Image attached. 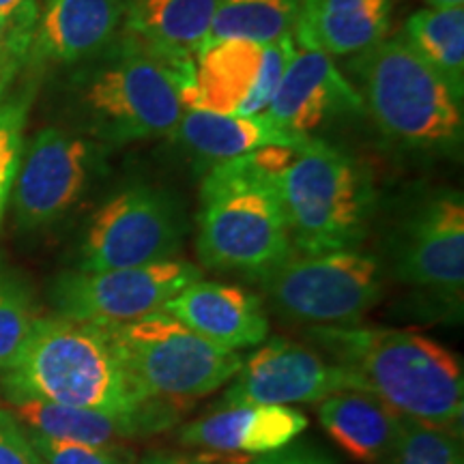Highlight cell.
I'll list each match as a JSON object with an SVG mask.
<instances>
[{"label":"cell","mask_w":464,"mask_h":464,"mask_svg":"<svg viewBox=\"0 0 464 464\" xmlns=\"http://www.w3.org/2000/svg\"><path fill=\"white\" fill-rule=\"evenodd\" d=\"M310 338L346 370L353 390L374 393L398 415L462 434V362L437 340L362 324L312 327Z\"/></svg>","instance_id":"obj_1"},{"label":"cell","mask_w":464,"mask_h":464,"mask_svg":"<svg viewBox=\"0 0 464 464\" xmlns=\"http://www.w3.org/2000/svg\"><path fill=\"white\" fill-rule=\"evenodd\" d=\"M293 147H265L219 161L200 188L198 239L202 265L263 280L293 256L277 170Z\"/></svg>","instance_id":"obj_2"},{"label":"cell","mask_w":464,"mask_h":464,"mask_svg":"<svg viewBox=\"0 0 464 464\" xmlns=\"http://www.w3.org/2000/svg\"><path fill=\"white\" fill-rule=\"evenodd\" d=\"M5 398H37L75 409L125 413L144 400L106 327L65 316L37 318L24 348L3 372Z\"/></svg>","instance_id":"obj_3"},{"label":"cell","mask_w":464,"mask_h":464,"mask_svg":"<svg viewBox=\"0 0 464 464\" xmlns=\"http://www.w3.org/2000/svg\"><path fill=\"white\" fill-rule=\"evenodd\" d=\"M348 67L351 82L382 136L420 150L460 147L462 97L402 37L382 39Z\"/></svg>","instance_id":"obj_4"},{"label":"cell","mask_w":464,"mask_h":464,"mask_svg":"<svg viewBox=\"0 0 464 464\" xmlns=\"http://www.w3.org/2000/svg\"><path fill=\"white\" fill-rule=\"evenodd\" d=\"M75 80V103L97 140L130 144L172 138L183 116L188 78L119 34Z\"/></svg>","instance_id":"obj_5"},{"label":"cell","mask_w":464,"mask_h":464,"mask_svg":"<svg viewBox=\"0 0 464 464\" xmlns=\"http://www.w3.org/2000/svg\"><path fill=\"white\" fill-rule=\"evenodd\" d=\"M277 189L297 254L359 247L374 211L372 177L353 155L307 138L277 170Z\"/></svg>","instance_id":"obj_6"},{"label":"cell","mask_w":464,"mask_h":464,"mask_svg":"<svg viewBox=\"0 0 464 464\" xmlns=\"http://www.w3.org/2000/svg\"><path fill=\"white\" fill-rule=\"evenodd\" d=\"M102 327L140 396L181 411L230 382L243 363L239 353L211 344L164 310Z\"/></svg>","instance_id":"obj_7"},{"label":"cell","mask_w":464,"mask_h":464,"mask_svg":"<svg viewBox=\"0 0 464 464\" xmlns=\"http://www.w3.org/2000/svg\"><path fill=\"white\" fill-rule=\"evenodd\" d=\"M260 284L271 305L290 321L312 327H348L362 323L379 304L382 271L379 260L359 247L323 254L293 252Z\"/></svg>","instance_id":"obj_8"},{"label":"cell","mask_w":464,"mask_h":464,"mask_svg":"<svg viewBox=\"0 0 464 464\" xmlns=\"http://www.w3.org/2000/svg\"><path fill=\"white\" fill-rule=\"evenodd\" d=\"M188 235L179 198L149 183L127 185L97 208L80 247V271L127 269L172 260Z\"/></svg>","instance_id":"obj_9"},{"label":"cell","mask_w":464,"mask_h":464,"mask_svg":"<svg viewBox=\"0 0 464 464\" xmlns=\"http://www.w3.org/2000/svg\"><path fill=\"white\" fill-rule=\"evenodd\" d=\"M200 280L188 260L127 266L110 271H65L52 284L50 299L58 316L92 324H119L164 310L174 295Z\"/></svg>","instance_id":"obj_10"},{"label":"cell","mask_w":464,"mask_h":464,"mask_svg":"<svg viewBox=\"0 0 464 464\" xmlns=\"http://www.w3.org/2000/svg\"><path fill=\"white\" fill-rule=\"evenodd\" d=\"M100 149L61 127H45L28 144L14 179L15 222L22 230L56 224L78 205L97 170Z\"/></svg>","instance_id":"obj_11"},{"label":"cell","mask_w":464,"mask_h":464,"mask_svg":"<svg viewBox=\"0 0 464 464\" xmlns=\"http://www.w3.org/2000/svg\"><path fill=\"white\" fill-rule=\"evenodd\" d=\"M396 276L409 286L460 310L464 290V198L440 191L406 219L396 252Z\"/></svg>","instance_id":"obj_12"},{"label":"cell","mask_w":464,"mask_h":464,"mask_svg":"<svg viewBox=\"0 0 464 464\" xmlns=\"http://www.w3.org/2000/svg\"><path fill=\"white\" fill-rule=\"evenodd\" d=\"M224 402L314 404L335 392L353 390L338 363H329L316 348L286 338H274L243 359Z\"/></svg>","instance_id":"obj_13"},{"label":"cell","mask_w":464,"mask_h":464,"mask_svg":"<svg viewBox=\"0 0 464 464\" xmlns=\"http://www.w3.org/2000/svg\"><path fill=\"white\" fill-rule=\"evenodd\" d=\"M5 409L26 430L52 439L97 445V448H125L131 440L149 439L172 428L183 413L177 406L155 402V400L125 413H103V411L75 409V406L17 396L7 398Z\"/></svg>","instance_id":"obj_14"},{"label":"cell","mask_w":464,"mask_h":464,"mask_svg":"<svg viewBox=\"0 0 464 464\" xmlns=\"http://www.w3.org/2000/svg\"><path fill=\"white\" fill-rule=\"evenodd\" d=\"M363 102L355 86L324 52L297 48L265 114L297 138L344 112H359Z\"/></svg>","instance_id":"obj_15"},{"label":"cell","mask_w":464,"mask_h":464,"mask_svg":"<svg viewBox=\"0 0 464 464\" xmlns=\"http://www.w3.org/2000/svg\"><path fill=\"white\" fill-rule=\"evenodd\" d=\"M307 417L293 406L222 402L179 430V443L211 454L265 456L295 443Z\"/></svg>","instance_id":"obj_16"},{"label":"cell","mask_w":464,"mask_h":464,"mask_svg":"<svg viewBox=\"0 0 464 464\" xmlns=\"http://www.w3.org/2000/svg\"><path fill=\"white\" fill-rule=\"evenodd\" d=\"M125 20V0H44L31 52L37 65H75L106 52Z\"/></svg>","instance_id":"obj_17"},{"label":"cell","mask_w":464,"mask_h":464,"mask_svg":"<svg viewBox=\"0 0 464 464\" xmlns=\"http://www.w3.org/2000/svg\"><path fill=\"white\" fill-rule=\"evenodd\" d=\"M164 312L226 351L258 346L269 335L263 301L235 284L196 280L174 295Z\"/></svg>","instance_id":"obj_18"},{"label":"cell","mask_w":464,"mask_h":464,"mask_svg":"<svg viewBox=\"0 0 464 464\" xmlns=\"http://www.w3.org/2000/svg\"><path fill=\"white\" fill-rule=\"evenodd\" d=\"M219 0H125L121 34L168 65L188 84L194 61L205 48Z\"/></svg>","instance_id":"obj_19"},{"label":"cell","mask_w":464,"mask_h":464,"mask_svg":"<svg viewBox=\"0 0 464 464\" xmlns=\"http://www.w3.org/2000/svg\"><path fill=\"white\" fill-rule=\"evenodd\" d=\"M396 0H304L295 20L297 48L357 56L387 39Z\"/></svg>","instance_id":"obj_20"},{"label":"cell","mask_w":464,"mask_h":464,"mask_svg":"<svg viewBox=\"0 0 464 464\" xmlns=\"http://www.w3.org/2000/svg\"><path fill=\"white\" fill-rule=\"evenodd\" d=\"M263 56L265 44L247 39L208 42L196 56L191 80L181 92L183 106L241 114L256 91Z\"/></svg>","instance_id":"obj_21"},{"label":"cell","mask_w":464,"mask_h":464,"mask_svg":"<svg viewBox=\"0 0 464 464\" xmlns=\"http://www.w3.org/2000/svg\"><path fill=\"white\" fill-rule=\"evenodd\" d=\"M318 420L324 432L357 462L385 464L396 445L402 415L374 393L342 390L321 400Z\"/></svg>","instance_id":"obj_22"},{"label":"cell","mask_w":464,"mask_h":464,"mask_svg":"<svg viewBox=\"0 0 464 464\" xmlns=\"http://www.w3.org/2000/svg\"><path fill=\"white\" fill-rule=\"evenodd\" d=\"M172 138L194 155L216 164L265 147H299L307 140L284 131L266 114H219L200 108L183 110Z\"/></svg>","instance_id":"obj_23"},{"label":"cell","mask_w":464,"mask_h":464,"mask_svg":"<svg viewBox=\"0 0 464 464\" xmlns=\"http://www.w3.org/2000/svg\"><path fill=\"white\" fill-rule=\"evenodd\" d=\"M404 42L464 95V7H423L409 15Z\"/></svg>","instance_id":"obj_24"},{"label":"cell","mask_w":464,"mask_h":464,"mask_svg":"<svg viewBox=\"0 0 464 464\" xmlns=\"http://www.w3.org/2000/svg\"><path fill=\"white\" fill-rule=\"evenodd\" d=\"M304 0H219L208 42L247 39L269 44L293 31ZM207 42V44H208Z\"/></svg>","instance_id":"obj_25"},{"label":"cell","mask_w":464,"mask_h":464,"mask_svg":"<svg viewBox=\"0 0 464 464\" xmlns=\"http://www.w3.org/2000/svg\"><path fill=\"white\" fill-rule=\"evenodd\" d=\"M37 318L24 277L0 269V372L14 365Z\"/></svg>","instance_id":"obj_26"},{"label":"cell","mask_w":464,"mask_h":464,"mask_svg":"<svg viewBox=\"0 0 464 464\" xmlns=\"http://www.w3.org/2000/svg\"><path fill=\"white\" fill-rule=\"evenodd\" d=\"M462 434L402 417L390 460L385 464H464Z\"/></svg>","instance_id":"obj_27"},{"label":"cell","mask_w":464,"mask_h":464,"mask_svg":"<svg viewBox=\"0 0 464 464\" xmlns=\"http://www.w3.org/2000/svg\"><path fill=\"white\" fill-rule=\"evenodd\" d=\"M26 430V428H24ZM28 440L45 464H136L138 458L125 448H97V445L78 443V440L52 439L45 434L26 430Z\"/></svg>","instance_id":"obj_28"},{"label":"cell","mask_w":464,"mask_h":464,"mask_svg":"<svg viewBox=\"0 0 464 464\" xmlns=\"http://www.w3.org/2000/svg\"><path fill=\"white\" fill-rule=\"evenodd\" d=\"M26 121V103H0V183L14 188L22 160V131Z\"/></svg>","instance_id":"obj_29"},{"label":"cell","mask_w":464,"mask_h":464,"mask_svg":"<svg viewBox=\"0 0 464 464\" xmlns=\"http://www.w3.org/2000/svg\"><path fill=\"white\" fill-rule=\"evenodd\" d=\"M37 14V0H0V22L7 33V48L17 61H22L31 48Z\"/></svg>","instance_id":"obj_30"},{"label":"cell","mask_w":464,"mask_h":464,"mask_svg":"<svg viewBox=\"0 0 464 464\" xmlns=\"http://www.w3.org/2000/svg\"><path fill=\"white\" fill-rule=\"evenodd\" d=\"M0 464H45L20 421L0 406Z\"/></svg>","instance_id":"obj_31"},{"label":"cell","mask_w":464,"mask_h":464,"mask_svg":"<svg viewBox=\"0 0 464 464\" xmlns=\"http://www.w3.org/2000/svg\"><path fill=\"white\" fill-rule=\"evenodd\" d=\"M249 464H335V460L324 451L312 445H286V448L271 451L252 460Z\"/></svg>","instance_id":"obj_32"},{"label":"cell","mask_w":464,"mask_h":464,"mask_svg":"<svg viewBox=\"0 0 464 464\" xmlns=\"http://www.w3.org/2000/svg\"><path fill=\"white\" fill-rule=\"evenodd\" d=\"M219 456H181V454H150L136 464H218Z\"/></svg>","instance_id":"obj_33"},{"label":"cell","mask_w":464,"mask_h":464,"mask_svg":"<svg viewBox=\"0 0 464 464\" xmlns=\"http://www.w3.org/2000/svg\"><path fill=\"white\" fill-rule=\"evenodd\" d=\"M428 7L432 9H451V7H464V0H426Z\"/></svg>","instance_id":"obj_34"},{"label":"cell","mask_w":464,"mask_h":464,"mask_svg":"<svg viewBox=\"0 0 464 464\" xmlns=\"http://www.w3.org/2000/svg\"><path fill=\"white\" fill-rule=\"evenodd\" d=\"M9 191H11V188H7V185H3V183H0V218H3L5 205H7V198H9Z\"/></svg>","instance_id":"obj_35"},{"label":"cell","mask_w":464,"mask_h":464,"mask_svg":"<svg viewBox=\"0 0 464 464\" xmlns=\"http://www.w3.org/2000/svg\"><path fill=\"white\" fill-rule=\"evenodd\" d=\"M230 464H239V462H230Z\"/></svg>","instance_id":"obj_36"}]
</instances>
